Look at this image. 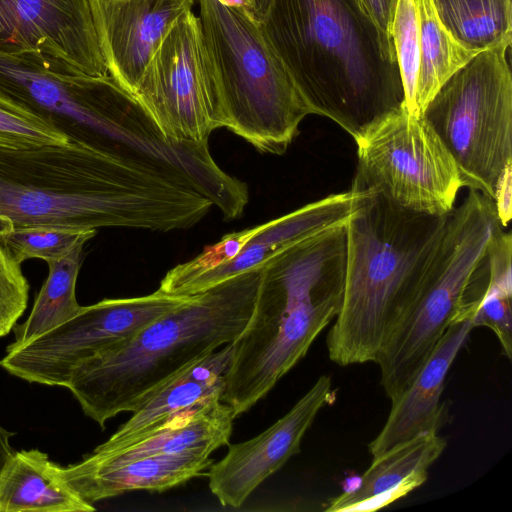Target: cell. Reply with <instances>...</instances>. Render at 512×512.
Wrapping results in <instances>:
<instances>
[{
	"label": "cell",
	"instance_id": "obj_1",
	"mask_svg": "<svg viewBox=\"0 0 512 512\" xmlns=\"http://www.w3.org/2000/svg\"><path fill=\"white\" fill-rule=\"evenodd\" d=\"M210 199L72 142L0 146V229L191 228Z\"/></svg>",
	"mask_w": 512,
	"mask_h": 512
},
{
	"label": "cell",
	"instance_id": "obj_2",
	"mask_svg": "<svg viewBox=\"0 0 512 512\" xmlns=\"http://www.w3.org/2000/svg\"><path fill=\"white\" fill-rule=\"evenodd\" d=\"M259 26L310 113L355 142L405 107L392 38L360 0H270Z\"/></svg>",
	"mask_w": 512,
	"mask_h": 512
},
{
	"label": "cell",
	"instance_id": "obj_3",
	"mask_svg": "<svg viewBox=\"0 0 512 512\" xmlns=\"http://www.w3.org/2000/svg\"><path fill=\"white\" fill-rule=\"evenodd\" d=\"M346 221L295 242L260 266L254 308L224 375L222 401L236 417L271 391L340 312Z\"/></svg>",
	"mask_w": 512,
	"mask_h": 512
},
{
	"label": "cell",
	"instance_id": "obj_4",
	"mask_svg": "<svg viewBox=\"0 0 512 512\" xmlns=\"http://www.w3.org/2000/svg\"><path fill=\"white\" fill-rule=\"evenodd\" d=\"M346 221L343 303L326 344L340 366L375 362L387 337L414 302L439 251L448 214L403 209L360 191Z\"/></svg>",
	"mask_w": 512,
	"mask_h": 512
},
{
	"label": "cell",
	"instance_id": "obj_5",
	"mask_svg": "<svg viewBox=\"0 0 512 512\" xmlns=\"http://www.w3.org/2000/svg\"><path fill=\"white\" fill-rule=\"evenodd\" d=\"M260 266L191 296L130 339L84 360L66 388L100 427L134 412L166 382L200 358L233 343L256 300Z\"/></svg>",
	"mask_w": 512,
	"mask_h": 512
},
{
	"label": "cell",
	"instance_id": "obj_6",
	"mask_svg": "<svg viewBox=\"0 0 512 512\" xmlns=\"http://www.w3.org/2000/svg\"><path fill=\"white\" fill-rule=\"evenodd\" d=\"M0 95L76 143L167 180L187 168L189 143L166 137L108 73L90 76L40 52L0 51Z\"/></svg>",
	"mask_w": 512,
	"mask_h": 512
},
{
	"label": "cell",
	"instance_id": "obj_7",
	"mask_svg": "<svg viewBox=\"0 0 512 512\" xmlns=\"http://www.w3.org/2000/svg\"><path fill=\"white\" fill-rule=\"evenodd\" d=\"M196 2L223 127L260 152L282 155L311 114L288 70L241 3Z\"/></svg>",
	"mask_w": 512,
	"mask_h": 512
},
{
	"label": "cell",
	"instance_id": "obj_8",
	"mask_svg": "<svg viewBox=\"0 0 512 512\" xmlns=\"http://www.w3.org/2000/svg\"><path fill=\"white\" fill-rule=\"evenodd\" d=\"M499 225L493 201L475 189H469L448 214L432 268L375 361L391 402L411 384L469 300L472 281L486 263L490 240Z\"/></svg>",
	"mask_w": 512,
	"mask_h": 512
},
{
	"label": "cell",
	"instance_id": "obj_9",
	"mask_svg": "<svg viewBox=\"0 0 512 512\" xmlns=\"http://www.w3.org/2000/svg\"><path fill=\"white\" fill-rule=\"evenodd\" d=\"M510 45L477 53L426 105L422 117L452 155L464 187L493 199L512 163Z\"/></svg>",
	"mask_w": 512,
	"mask_h": 512
},
{
	"label": "cell",
	"instance_id": "obj_10",
	"mask_svg": "<svg viewBox=\"0 0 512 512\" xmlns=\"http://www.w3.org/2000/svg\"><path fill=\"white\" fill-rule=\"evenodd\" d=\"M352 190L375 192L416 213L444 216L464 187L458 167L441 139L406 108L389 115L356 141Z\"/></svg>",
	"mask_w": 512,
	"mask_h": 512
},
{
	"label": "cell",
	"instance_id": "obj_11",
	"mask_svg": "<svg viewBox=\"0 0 512 512\" xmlns=\"http://www.w3.org/2000/svg\"><path fill=\"white\" fill-rule=\"evenodd\" d=\"M132 95L172 140L208 142L223 127L215 75L192 10L172 25Z\"/></svg>",
	"mask_w": 512,
	"mask_h": 512
},
{
	"label": "cell",
	"instance_id": "obj_12",
	"mask_svg": "<svg viewBox=\"0 0 512 512\" xmlns=\"http://www.w3.org/2000/svg\"><path fill=\"white\" fill-rule=\"evenodd\" d=\"M190 297L171 296L157 289L149 295L81 306L67 321L22 345L6 348L0 367L29 383L66 387L78 364L130 339Z\"/></svg>",
	"mask_w": 512,
	"mask_h": 512
},
{
	"label": "cell",
	"instance_id": "obj_13",
	"mask_svg": "<svg viewBox=\"0 0 512 512\" xmlns=\"http://www.w3.org/2000/svg\"><path fill=\"white\" fill-rule=\"evenodd\" d=\"M0 51L40 52L90 76L108 74L90 0H0Z\"/></svg>",
	"mask_w": 512,
	"mask_h": 512
},
{
	"label": "cell",
	"instance_id": "obj_14",
	"mask_svg": "<svg viewBox=\"0 0 512 512\" xmlns=\"http://www.w3.org/2000/svg\"><path fill=\"white\" fill-rule=\"evenodd\" d=\"M334 396L331 378L320 376L278 421L252 439L229 444L225 456L212 463L210 491L223 506L238 508L250 494L294 454L320 409Z\"/></svg>",
	"mask_w": 512,
	"mask_h": 512
},
{
	"label": "cell",
	"instance_id": "obj_15",
	"mask_svg": "<svg viewBox=\"0 0 512 512\" xmlns=\"http://www.w3.org/2000/svg\"><path fill=\"white\" fill-rule=\"evenodd\" d=\"M195 0H90L108 73L133 93L149 60L175 21Z\"/></svg>",
	"mask_w": 512,
	"mask_h": 512
},
{
	"label": "cell",
	"instance_id": "obj_16",
	"mask_svg": "<svg viewBox=\"0 0 512 512\" xmlns=\"http://www.w3.org/2000/svg\"><path fill=\"white\" fill-rule=\"evenodd\" d=\"M235 418L231 406L221 397H214L173 415L123 447L111 450L96 447L81 461L71 465L76 469L88 470L150 456L183 453L210 455L229 444Z\"/></svg>",
	"mask_w": 512,
	"mask_h": 512
},
{
	"label": "cell",
	"instance_id": "obj_17",
	"mask_svg": "<svg viewBox=\"0 0 512 512\" xmlns=\"http://www.w3.org/2000/svg\"><path fill=\"white\" fill-rule=\"evenodd\" d=\"M470 318H455L406 390L394 401L387 420L368 445L376 457L420 434L438 432L444 408L440 403L446 375L473 329Z\"/></svg>",
	"mask_w": 512,
	"mask_h": 512
},
{
	"label": "cell",
	"instance_id": "obj_18",
	"mask_svg": "<svg viewBox=\"0 0 512 512\" xmlns=\"http://www.w3.org/2000/svg\"><path fill=\"white\" fill-rule=\"evenodd\" d=\"M361 192L349 189L306 204L255 226L252 236L230 261L192 281L181 296H193L240 273L257 268L280 250L326 228L345 222Z\"/></svg>",
	"mask_w": 512,
	"mask_h": 512
},
{
	"label": "cell",
	"instance_id": "obj_19",
	"mask_svg": "<svg viewBox=\"0 0 512 512\" xmlns=\"http://www.w3.org/2000/svg\"><path fill=\"white\" fill-rule=\"evenodd\" d=\"M447 446L438 432L420 434L373 457L359 485L329 500L328 512L374 511L404 497L427 479Z\"/></svg>",
	"mask_w": 512,
	"mask_h": 512
},
{
	"label": "cell",
	"instance_id": "obj_20",
	"mask_svg": "<svg viewBox=\"0 0 512 512\" xmlns=\"http://www.w3.org/2000/svg\"><path fill=\"white\" fill-rule=\"evenodd\" d=\"M209 456L201 453L150 456L88 470L70 464L61 466L60 473L82 499L94 505L130 491L163 492L184 484L212 465Z\"/></svg>",
	"mask_w": 512,
	"mask_h": 512
},
{
	"label": "cell",
	"instance_id": "obj_21",
	"mask_svg": "<svg viewBox=\"0 0 512 512\" xmlns=\"http://www.w3.org/2000/svg\"><path fill=\"white\" fill-rule=\"evenodd\" d=\"M61 466L38 450L14 451L0 472V512H92L63 479Z\"/></svg>",
	"mask_w": 512,
	"mask_h": 512
},
{
	"label": "cell",
	"instance_id": "obj_22",
	"mask_svg": "<svg viewBox=\"0 0 512 512\" xmlns=\"http://www.w3.org/2000/svg\"><path fill=\"white\" fill-rule=\"evenodd\" d=\"M205 373L198 360L183 369L132 412V417L97 448L123 447L187 408L214 397L222 398L224 377L214 378Z\"/></svg>",
	"mask_w": 512,
	"mask_h": 512
},
{
	"label": "cell",
	"instance_id": "obj_23",
	"mask_svg": "<svg viewBox=\"0 0 512 512\" xmlns=\"http://www.w3.org/2000/svg\"><path fill=\"white\" fill-rule=\"evenodd\" d=\"M84 244L66 255L46 261L49 273L27 319L13 328L14 341L7 349L22 345L77 314L76 281L82 265Z\"/></svg>",
	"mask_w": 512,
	"mask_h": 512
},
{
	"label": "cell",
	"instance_id": "obj_24",
	"mask_svg": "<svg viewBox=\"0 0 512 512\" xmlns=\"http://www.w3.org/2000/svg\"><path fill=\"white\" fill-rule=\"evenodd\" d=\"M420 24V66L416 111L420 117L440 87L477 52L459 43L444 27L432 0H415Z\"/></svg>",
	"mask_w": 512,
	"mask_h": 512
},
{
	"label": "cell",
	"instance_id": "obj_25",
	"mask_svg": "<svg viewBox=\"0 0 512 512\" xmlns=\"http://www.w3.org/2000/svg\"><path fill=\"white\" fill-rule=\"evenodd\" d=\"M438 18L453 37L477 53L511 46V0H432Z\"/></svg>",
	"mask_w": 512,
	"mask_h": 512
},
{
	"label": "cell",
	"instance_id": "obj_26",
	"mask_svg": "<svg viewBox=\"0 0 512 512\" xmlns=\"http://www.w3.org/2000/svg\"><path fill=\"white\" fill-rule=\"evenodd\" d=\"M96 235L93 229L50 226L7 227L0 229V242L12 259L22 264L38 258L45 262L60 258Z\"/></svg>",
	"mask_w": 512,
	"mask_h": 512
},
{
	"label": "cell",
	"instance_id": "obj_27",
	"mask_svg": "<svg viewBox=\"0 0 512 512\" xmlns=\"http://www.w3.org/2000/svg\"><path fill=\"white\" fill-rule=\"evenodd\" d=\"M391 38L404 90L405 108L416 116V86L420 66V24L415 0H397Z\"/></svg>",
	"mask_w": 512,
	"mask_h": 512
},
{
	"label": "cell",
	"instance_id": "obj_28",
	"mask_svg": "<svg viewBox=\"0 0 512 512\" xmlns=\"http://www.w3.org/2000/svg\"><path fill=\"white\" fill-rule=\"evenodd\" d=\"M66 142L45 121L0 95V146L27 148Z\"/></svg>",
	"mask_w": 512,
	"mask_h": 512
},
{
	"label": "cell",
	"instance_id": "obj_29",
	"mask_svg": "<svg viewBox=\"0 0 512 512\" xmlns=\"http://www.w3.org/2000/svg\"><path fill=\"white\" fill-rule=\"evenodd\" d=\"M511 298L512 282L488 279L471 318L473 327L485 326L495 333L509 360L512 357Z\"/></svg>",
	"mask_w": 512,
	"mask_h": 512
},
{
	"label": "cell",
	"instance_id": "obj_30",
	"mask_svg": "<svg viewBox=\"0 0 512 512\" xmlns=\"http://www.w3.org/2000/svg\"><path fill=\"white\" fill-rule=\"evenodd\" d=\"M29 289L21 264L12 259L0 242V338L13 330L25 312Z\"/></svg>",
	"mask_w": 512,
	"mask_h": 512
},
{
	"label": "cell",
	"instance_id": "obj_31",
	"mask_svg": "<svg viewBox=\"0 0 512 512\" xmlns=\"http://www.w3.org/2000/svg\"><path fill=\"white\" fill-rule=\"evenodd\" d=\"M512 197V163L509 164L497 183L492 199L496 214L502 227H506L511 220Z\"/></svg>",
	"mask_w": 512,
	"mask_h": 512
},
{
	"label": "cell",
	"instance_id": "obj_32",
	"mask_svg": "<svg viewBox=\"0 0 512 512\" xmlns=\"http://www.w3.org/2000/svg\"><path fill=\"white\" fill-rule=\"evenodd\" d=\"M360 2L379 29L391 37L397 0H360Z\"/></svg>",
	"mask_w": 512,
	"mask_h": 512
},
{
	"label": "cell",
	"instance_id": "obj_33",
	"mask_svg": "<svg viewBox=\"0 0 512 512\" xmlns=\"http://www.w3.org/2000/svg\"><path fill=\"white\" fill-rule=\"evenodd\" d=\"M269 3L270 0H246L243 7L256 22L260 23L267 12Z\"/></svg>",
	"mask_w": 512,
	"mask_h": 512
},
{
	"label": "cell",
	"instance_id": "obj_34",
	"mask_svg": "<svg viewBox=\"0 0 512 512\" xmlns=\"http://www.w3.org/2000/svg\"><path fill=\"white\" fill-rule=\"evenodd\" d=\"M13 432L8 431L0 424V472L7 459L13 454L14 450L10 444Z\"/></svg>",
	"mask_w": 512,
	"mask_h": 512
},
{
	"label": "cell",
	"instance_id": "obj_35",
	"mask_svg": "<svg viewBox=\"0 0 512 512\" xmlns=\"http://www.w3.org/2000/svg\"><path fill=\"white\" fill-rule=\"evenodd\" d=\"M240 3L243 5L245 3L246 0H239Z\"/></svg>",
	"mask_w": 512,
	"mask_h": 512
}]
</instances>
